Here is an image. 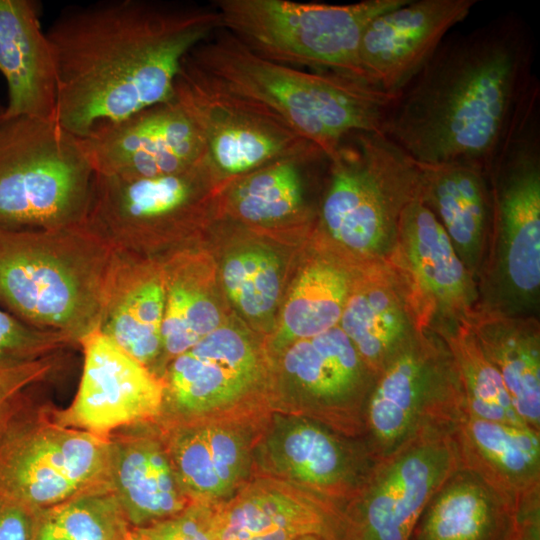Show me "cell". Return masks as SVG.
Wrapping results in <instances>:
<instances>
[{"mask_svg": "<svg viewBox=\"0 0 540 540\" xmlns=\"http://www.w3.org/2000/svg\"><path fill=\"white\" fill-rule=\"evenodd\" d=\"M460 466L454 432L409 441L377 460L341 506L334 540H409L428 501Z\"/></svg>", "mask_w": 540, "mask_h": 540, "instance_id": "13", "label": "cell"}, {"mask_svg": "<svg viewBox=\"0 0 540 540\" xmlns=\"http://www.w3.org/2000/svg\"><path fill=\"white\" fill-rule=\"evenodd\" d=\"M161 379L164 406L159 419H187L273 408L260 397L265 380L262 355L246 335L220 326L168 362Z\"/></svg>", "mask_w": 540, "mask_h": 540, "instance_id": "15", "label": "cell"}, {"mask_svg": "<svg viewBox=\"0 0 540 540\" xmlns=\"http://www.w3.org/2000/svg\"><path fill=\"white\" fill-rule=\"evenodd\" d=\"M2 113H3V107L0 106V119H1V117H2Z\"/></svg>", "mask_w": 540, "mask_h": 540, "instance_id": "43", "label": "cell"}, {"mask_svg": "<svg viewBox=\"0 0 540 540\" xmlns=\"http://www.w3.org/2000/svg\"><path fill=\"white\" fill-rule=\"evenodd\" d=\"M109 486L131 528L169 518L191 505L156 421L109 435Z\"/></svg>", "mask_w": 540, "mask_h": 540, "instance_id": "23", "label": "cell"}, {"mask_svg": "<svg viewBox=\"0 0 540 540\" xmlns=\"http://www.w3.org/2000/svg\"><path fill=\"white\" fill-rule=\"evenodd\" d=\"M508 540H540V490L517 502L515 523Z\"/></svg>", "mask_w": 540, "mask_h": 540, "instance_id": "41", "label": "cell"}, {"mask_svg": "<svg viewBox=\"0 0 540 540\" xmlns=\"http://www.w3.org/2000/svg\"><path fill=\"white\" fill-rule=\"evenodd\" d=\"M523 421L540 433V331L533 316L477 306L466 319Z\"/></svg>", "mask_w": 540, "mask_h": 540, "instance_id": "30", "label": "cell"}, {"mask_svg": "<svg viewBox=\"0 0 540 540\" xmlns=\"http://www.w3.org/2000/svg\"><path fill=\"white\" fill-rule=\"evenodd\" d=\"M222 279L229 298L246 316L263 318L273 311L281 285L278 259L272 252L252 248L231 255Z\"/></svg>", "mask_w": 540, "mask_h": 540, "instance_id": "36", "label": "cell"}, {"mask_svg": "<svg viewBox=\"0 0 540 540\" xmlns=\"http://www.w3.org/2000/svg\"><path fill=\"white\" fill-rule=\"evenodd\" d=\"M211 517V506L191 504L169 518L130 528L125 540H212Z\"/></svg>", "mask_w": 540, "mask_h": 540, "instance_id": "39", "label": "cell"}, {"mask_svg": "<svg viewBox=\"0 0 540 540\" xmlns=\"http://www.w3.org/2000/svg\"><path fill=\"white\" fill-rule=\"evenodd\" d=\"M37 511L0 498V540H32Z\"/></svg>", "mask_w": 540, "mask_h": 540, "instance_id": "40", "label": "cell"}, {"mask_svg": "<svg viewBox=\"0 0 540 540\" xmlns=\"http://www.w3.org/2000/svg\"><path fill=\"white\" fill-rule=\"evenodd\" d=\"M339 327L377 376L423 326L407 283L388 260H371L352 278Z\"/></svg>", "mask_w": 540, "mask_h": 540, "instance_id": "24", "label": "cell"}, {"mask_svg": "<svg viewBox=\"0 0 540 540\" xmlns=\"http://www.w3.org/2000/svg\"><path fill=\"white\" fill-rule=\"evenodd\" d=\"M337 512L296 485L256 474L232 497L212 507V540H294L333 532Z\"/></svg>", "mask_w": 540, "mask_h": 540, "instance_id": "22", "label": "cell"}, {"mask_svg": "<svg viewBox=\"0 0 540 540\" xmlns=\"http://www.w3.org/2000/svg\"><path fill=\"white\" fill-rule=\"evenodd\" d=\"M24 408L0 433V498L39 511L109 486V436Z\"/></svg>", "mask_w": 540, "mask_h": 540, "instance_id": "10", "label": "cell"}, {"mask_svg": "<svg viewBox=\"0 0 540 540\" xmlns=\"http://www.w3.org/2000/svg\"><path fill=\"white\" fill-rule=\"evenodd\" d=\"M130 528L107 486L37 511L32 540H125Z\"/></svg>", "mask_w": 540, "mask_h": 540, "instance_id": "35", "label": "cell"}, {"mask_svg": "<svg viewBox=\"0 0 540 540\" xmlns=\"http://www.w3.org/2000/svg\"><path fill=\"white\" fill-rule=\"evenodd\" d=\"M352 276L325 260L307 266L299 275L283 308L273 349L321 334L339 324Z\"/></svg>", "mask_w": 540, "mask_h": 540, "instance_id": "32", "label": "cell"}, {"mask_svg": "<svg viewBox=\"0 0 540 540\" xmlns=\"http://www.w3.org/2000/svg\"><path fill=\"white\" fill-rule=\"evenodd\" d=\"M466 414L458 369L445 339L422 327L377 374L363 440L377 461L415 438L454 432Z\"/></svg>", "mask_w": 540, "mask_h": 540, "instance_id": "9", "label": "cell"}, {"mask_svg": "<svg viewBox=\"0 0 540 540\" xmlns=\"http://www.w3.org/2000/svg\"><path fill=\"white\" fill-rule=\"evenodd\" d=\"M71 345L68 338L33 328L0 307V362L36 359Z\"/></svg>", "mask_w": 540, "mask_h": 540, "instance_id": "38", "label": "cell"}, {"mask_svg": "<svg viewBox=\"0 0 540 540\" xmlns=\"http://www.w3.org/2000/svg\"><path fill=\"white\" fill-rule=\"evenodd\" d=\"M188 56L231 92L263 104L331 159L360 132H381L394 99L364 81L266 60L226 31Z\"/></svg>", "mask_w": 540, "mask_h": 540, "instance_id": "3", "label": "cell"}, {"mask_svg": "<svg viewBox=\"0 0 540 540\" xmlns=\"http://www.w3.org/2000/svg\"><path fill=\"white\" fill-rule=\"evenodd\" d=\"M328 164L320 207L324 230L348 250L386 259L395 248L402 211L418 192V163L381 132H360Z\"/></svg>", "mask_w": 540, "mask_h": 540, "instance_id": "8", "label": "cell"}, {"mask_svg": "<svg viewBox=\"0 0 540 540\" xmlns=\"http://www.w3.org/2000/svg\"><path fill=\"white\" fill-rule=\"evenodd\" d=\"M454 438L461 465L516 505L540 490V433L466 414Z\"/></svg>", "mask_w": 540, "mask_h": 540, "instance_id": "29", "label": "cell"}, {"mask_svg": "<svg viewBox=\"0 0 540 540\" xmlns=\"http://www.w3.org/2000/svg\"><path fill=\"white\" fill-rule=\"evenodd\" d=\"M408 1L364 0L331 5L289 0H218L214 5L221 27L256 55L279 64L306 66L314 72L368 83L359 61L363 33L374 18Z\"/></svg>", "mask_w": 540, "mask_h": 540, "instance_id": "7", "label": "cell"}, {"mask_svg": "<svg viewBox=\"0 0 540 540\" xmlns=\"http://www.w3.org/2000/svg\"><path fill=\"white\" fill-rule=\"evenodd\" d=\"M173 96L199 129L207 161L223 184L275 161L327 158L266 106L231 92L188 55Z\"/></svg>", "mask_w": 540, "mask_h": 540, "instance_id": "12", "label": "cell"}, {"mask_svg": "<svg viewBox=\"0 0 540 540\" xmlns=\"http://www.w3.org/2000/svg\"><path fill=\"white\" fill-rule=\"evenodd\" d=\"M281 353L290 396L274 409L299 413L347 436L363 438L376 375L339 325L298 340Z\"/></svg>", "mask_w": 540, "mask_h": 540, "instance_id": "16", "label": "cell"}, {"mask_svg": "<svg viewBox=\"0 0 540 540\" xmlns=\"http://www.w3.org/2000/svg\"><path fill=\"white\" fill-rule=\"evenodd\" d=\"M81 141L94 173L127 179L179 173L206 157L199 129L174 96L99 125Z\"/></svg>", "mask_w": 540, "mask_h": 540, "instance_id": "18", "label": "cell"}, {"mask_svg": "<svg viewBox=\"0 0 540 540\" xmlns=\"http://www.w3.org/2000/svg\"><path fill=\"white\" fill-rule=\"evenodd\" d=\"M387 259L404 277L423 326L444 328L467 319L478 306L476 281L418 192L402 211Z\"/></svg>", "mask_w": 540, "mask_h": 540, "instance_id": "19", "label": "cell"}, {"mask_svg": "<svg viewBox=\"0 0 540 540\" xmlns=\"http://www.w3.org/2000/svg\"><path fill=\"white\" fill-rule=\"evenodd\" d=\"M294 540H334L333 532L314 533L298 537Z\"/></svg>", "mask_w": 540, "mask_h": 540, "instance_id": "42", "label": "cell"}, {"mask_svg": "<svg viewBox=\"0 0 540 540\" xmlns=\"http://www.w3.org/2000/svg\"><path fill=\"white\" fill-rule=\"evenodd\" d=\"M435 331L445 339L455 360L467 414L530 428L516 411L499 372L482 352L468 321Z\"/></svg>", "mask_w": 540, "mask_h": 540, "instance_id": "34", "label": "cell"}, {"mask_svg": "<svg viewBox=\"0 0 540 540\" xmlns=\"http://www.w3.org/2000/svg\"><path fill=\"white\" fill-rule=\"evenodd\" d=\"M533 42L515 14L441 42L390 103L381 133L420 164L487 171L531 84Z\"/></svg>", "mask_w": 540, "mask_h": 540, "instance_id": "2", "label": "cell"}, {"mask_svg": "<svg viewBox=\"0 0 540 540\" xmlns=\"http://www.w3.org/2000/svg\"><path fill=\"white\" fill-rule=\"evenodd\" d=\"M55 353L30 360L0 362V433L27 407V389L52 373Z\"/></svg>", "mask_w": 540, "mask_h": 540, "instance_id": "37", "label": "cell"}, {"mask_svg": "<svg viewBox=\"0 0 540 540\" xmlns=\"http://www.w3.org/2000/svg\"><path fill=\"white\" fill-rule=\"evenodd\" d=\"M40 12L35 0H0V73L8 91L2 119H55L56 68Z\"/></svg>", "mask_w": 540, "mask_h": 540, "instance_id": "26", "label": "cell"}, {"mask_svg": "<svg viewBox=\"0 0 540 540\" xmlns=\"http://www.w3.org/2000/svg\"><path fill=\"white\" fill-rule=\"evenodd\" d=\"M418 166L420 199L436 216L476 281L481 277L492 228V199L485 170L462 162Z\"/></svg>", "mask_w": 540, "mask_h": 540, "instance_id": "27", "label": "cell"}, {"mask_svg": "<svg viewBox=\"0 0 540 540\" xmlns=\"http://www.w3.org/2000/svg\"><path fill=\"white\" fill-rule=\"evenodd\" d=\"M224 185L205 157L188 170L127 179L94 174L82 223L113 251L146 258L197 226Z\"/></svg>", "mask_w": 540, "mask_h": 540, "instance_id": "11", "label": "cell"}, {"mask_svg": "<svg viewBox=\"0 0 540 540\" xmlns=\"http://www.w3.org/2000/svg\"><path fill=\"white\" fill-rule=\"evenodd\" d=\"M79 345L84 354L80 385L70 407L55 412L60 422L109 436L161 417L164 384L160 377L99 330Z\"/></svg>", "mask_w": 540, "mask_h": 540, "instance_id": "20", "label": "cell"}, {"mask_svg": "<svg viewBox=\"0 0 540 540\" xmlns=\"http://www.w3.org/2000/svg\"><path fill=\"white\" fill-rule=\"evenodd\" d=\"M375 462L363 438L273 408L257 438L253 475L296 485L339 510L363 484Z\"/></svg>", "mask_w": 540, "mask_h": 540, "instance_id": "14", "label": "cell"}, {"mask_svg": "<svg viewBox=\"0 0 540 540\" xmlns=\"http://www.w3.org/2000/svg\"><path fill=\"white\" fill-rule=\"evenodd\" d=\"M113 254L82 222L0 228V307L79 345L99 329Z\"/></svg>", "mask_w": 540, "mask_h": 540, "instance_id": "4", "label": "cell"}, {"mask_svg": "<svg viewBox=\"0 0 540 540\" xmlns=\"http://www.w3.org/2000/svg\"><path fill=\"white\" fill-rule=\"evenodd\" d=\"M94 174L81 138L55 119H0V228L81 223Z\"/></svg>", "mask_w": 540, "mask_h": 540, "instance_id": "6", "label": "cell"}, {"mask_svg": "<svg viewBox=\"0 0 540 540\" xmlns=\"http://www.w3.org/2000/svg\"><path fill=\"white\" fill-rule=\"evenodd\" d=\"M171 261L163 267L166 299L161 375L170 360L221 326L218 307L202 288L189 258L178 256Z\"/></svg>", "mask_w": 540, "mask_h": 540, "instance_id": "33", "label": "cell"}, {"mask_svg": "<svg viewBox=\"0 0 540 540\" xmlns=\"http://www.w3.org/2000/svg\"><path fill=\"white\" fill-rule=\"evenodd\" d=\"M312 161L317 160L283 159L235 178L223 187L219 205L252 225L298 220L305 215L301 166Z\"/></svg>", "mask_w": 540, "mask_h": 540, "instance_id": "31", "label": "cell"}, {"mask_svg": "<svg viewBox=\"0 0 540 540\" xmlns=\"http://www.w3.org/2000/svg\"><path fill=\"white\" fill-rule=\"evenodd\" d=\"M476 0H409L366 27L359 61L366 81L396 95L424 67Z\"/></svg>", "mask_w": 540, "mask_h": 540, "instance_id": "21", "label": "cell"}, {"mask_svg": "<svg viewBox=\"0 0 540 540\" xmlns=\"http://www.w3.org/2000/svg\"><path fill=\"white\" fill-rule=\"evenodd\" d=\"M271 410L156 420L191 504L216 506L251 479L257 438Z\"/></svg>", "mask_w": 540, "mask_h": 540, "instance_id": "17", "label": "cell"}, {"mask_svg": "<svg viewBox=\"0 0 540 540\" xmlns=\"http://www.w3.org/2000/svg\"><path fill=\"white\" fill-rule=\"evenodd\" d=\"M165 299L164 268L114 251L98 330L155 375L162 371Z\"/></svg>", "mask_w": 540, "mask_h": 540, "instance_id": "25", "label": "cell"}, {"mask_svg": "<svg viewBox=\"0 0 540 540\" xmlns=\"http://www.w3.org/2000/svg\"><path fill=\"white\" fill-rule=\"evenodd\" d=\"M221 28L215 10L109 0L62 12L45 31L55 120L79 138L170 100L183 59Z\"/></svg>", "mask_w": 540, "mask_h": 540, "instance_id": "1", "label": "cell"}, {"mask_svg": "<svg viewBox=\"0 0 540 540\" xmlns=\"http://www.w3.org/2000/svg\"><path fill=\"white\" fill-rule=\"evenodd\" d=\"M516 504L460 466L435 492L409 540H508Z\"/></svg>", "mask_w": 540, "mask_h": 540, "instance_id": "28", "label": "cell"}, {"mask_svg": "<svg viewBox=\"0 0 540 540\" xmlns=\"http://www.w3.org/2000/svg\"><path fill=\"white\" fill-rule=\"evenodd\" d=\"M539 108L540 94L531 92L486 171L492 228L482 272H486L494 301L481 307L509 315L528 316L539 300Z\"/></svg>", "mask_w": 540, "mask_h": 540, "instance_id": "5", "label": "cell"}]
</instances>
